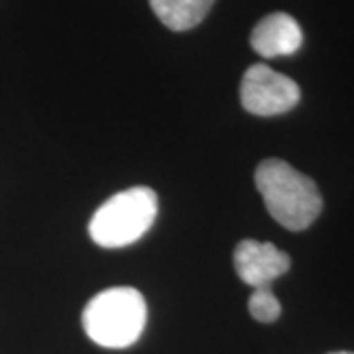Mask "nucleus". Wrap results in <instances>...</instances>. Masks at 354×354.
<instances>
[{"instance_id": "1", "label": "nucleus", "mask_w": 354, "mask_h": 354, "mask_svg": "<svg viewBox=\"0 0 354 354\" xmlns=\"http://www.w3.org/2000/svg\"><path fill=\"white\" fill-rule=\"evenodd\" d=\"M254 181L270 216L288 230L311 227L321 215L323 199L315 181L288 162L268 158L256 167Z\"/></svg>"}, {"instance_id": "2", "label": "nucleus", "mask_w": 354, "mask_h": 354, "mask_svg": "<svg viewBox=\"0 0 354 354\" xmlns=\"http://www.w3.org/2000/svg\"><path fill=\"white\" fill-rule=\"evenodd\" d=\"M148 305L134 288H111L97 293L83 311V329L104 348H128L142 337Z\"/></svg>"}, {"instance_id": "3", "label": "nucleus", "mask_w": 354, "mask_h": 354, "mask_svg": "<svg viewBox=\"0 0 354 354\" xmlns=\"http://www.w3.org/2000/svg\"><path fill=\"white\" fill-rule=\"evenodd\" d=\"M158 216V195L150 187H130L95 211L88 234L101 248H124L138 242Z\"/></svg>"}, {"instance_id": "4", "label": "nucleus", "mask_w": 354, "mask_h": 354, "mask_svg": "<svg viewBox=\"0 0 354 354\" xmlns=\"http://www.w3.org/2000/svg\"><path fill=\"white\" fill-rule=\"evenodd\" d=\"M301 99L297 83L272 67L256 64L242 77V106L256 116H276L291 111Z\"/></svg>"}, {"instance_id": "5", "label": "nucleus", "mask_w": 354, "mask_h": 354, "mask_svg": "<svg viewBox=\"0 0 354 354\" xmlns=\"http://www.w3.org/2000/svg\"><path fill=\"white\" fill-rule=\"evenodd\" d=\"M290 256L276 248L272 242L246 239L239 242L234 250V270L239 278L254 290L270 288L274 279L290 270Z\"/></svg>"}, {"instance_id": "6", "label": "nucleus", "mask_w": 354, "mask_h": 354, "mask_svg": "<svg viewBox=\"0 0 354 354\" xmlns=\"http://www.w3.org/2000/svg\"><path fill=\"white\" fill-rule=\"evenodd\" d=\"M304 44V32L297 20L286 12H274L264 16L254 26L250 46L266 59L293 55Z\"/></svg>"}, {"instance_id": "7", "label": "nucleus", "mask_w": 354, "mask_h": 354, "mask_svg": "<svg viewBox=\"0 0 354 354\" xmlns=\"http://www.w3.org/2000/svg\"><path fill=\"white\" fill-rule=\"evenodd\" d=\"M215 0H150L153 14L174 32H185L209 14Z\"/></svg>"}, {"instance_id": "8", "label": "nucleus", "mask_w": 354, "mask_h": 354, "mask_svg": "<svg viewBox=\"0 0 354 354\" xmlns=\"http://www.w3.org/2000/svg\"><path fill=\"white\" fill-rule=\"evenodd\" d=\"M250 315L260 323H274L281 313V305L270 288H258L252 291L248 301Z\"/></svg>"}, {"instance_id": "9", "label": "nucleus", "mask_w": 354, "mask_h": 354, "mask_svg": "<svg viewBox=\"0 0 354 354\" xmlns=\"http://www.w3.org/2000/svg\"><path fill=\"white\" fill-rule=\"evenodd\" d=\"M330 354H354V353H330Z\"/></svg>"}]
</instances>
